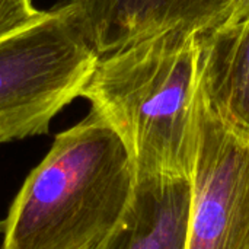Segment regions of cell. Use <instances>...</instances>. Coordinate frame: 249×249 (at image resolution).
Here are the masks:
<instances>
[{"label":"cell","mask_w":249,"mask_h":249,"mask_svg":"<svg viewBox=\"0 0 249 249\" xmlns=\"http://www.w3.org/2000/svg\"><path fill=\"white\" fill-rule=\"evenodd\" d=\"M98 248H99V247H98ZM98 248H96V249H98Z\"/></svg>","instance_id":"10"},{"label":"cell","mask_w":249,"mask_h":249,"mask_svg":"<svg viewBox=\"0 0 249 249\" xmlns=\"http://www.w3.org/2000/svg\"><path fill=\"white\" fill-rule=\"evenodd\" d=\"M200 89L206 107L249 140V18L198 35Z\"/></svg>","instance_id":"7"},{"label":"cell","mask_w":249,"mask_h":249,"mask_svg":"<svg viewBox=\"0 0 249 249\" xmlns=\"http://www.w3.org/2000/svg\"><path fill=\"white\" fill-rule=\"evenodd\" d=\"M198 35L172 28L99 55L80 93L125 143L136 178L193 179L201 105Z\"/></svg>","instance_id":"1"},{"label":"cell","mask_w":249,"mask_h":249,"mask_svg":"<svg viewBox=\"0 0 249 249\" xmlns=\"http://www.w3.org/2000/svg\"><path fill=\"white\" fill-rule=\"evenodd\" d=\"M98 53L69 3L0 38V144L47 134L80 96Z\"/></svg>","instance_id":"3"},{"label":"cell","mask_w":249,"mask_h":249,"mask_svg":"<svg viewBox=\"0 0 249 249\" xmlns=\"http://www.w3.org/2000/svg\"><path fill=\"white\" fill-rule=\"evenodd\" d=\"M44 13L32 0H0V38L41 19Z\"/></svg>","instance_id":"8"},{"label":"cell","mask_w":249,"mask_h":249,"mask_svg":"<svg viewBox=\"0 0 249 249\" xmlns=\"http://www.w3.org/2000/svg\"><path fill=\"white\" fill-rule=\"evenodd\" d=\"M248 18L249 0H238L236 4H235V9H233L232 15H231V18L228 19V22H236V20H242V19H248Z\"/></svg>","instance_id":"9"},{"label":"cell","mask_w":249,"mask_h":249,"mask_svg":"<svg viewBox=\"0 0 249 249\" xmlns=\"http://www.w3.org/2000/svg\"><path fill=\"white\" fill-rule=\"evenodd\" d=\"M187 249H249V140L200 105Z\"/></svg>","instance_id":"4"},{"label":"cell","mask_w":249,"mask_h":249,"mask_svg":"<svg viewBox=\"0 0 249 249\" xmlns=\"http://www.w3.org/2000/svg\"><path fill=\"white\" fill-rule=\"evenodd\" d=\"M238 0H71L79 25L104 55L172 28L203 34L231 18Z\"/></svg>","instance_id":"5"},{"label":"cell","mask_w":249,"mask_h":249,"mask_svg":"<svg viewBox=\"0 0 249 249\" xmlns=\"http://www.w3.org/2000/svg\"><path fill=\"white\" fill-rule=\"evenodd\" d=\"M136 187L131 155L90 108L55 136L3 222L1 249H96L125 214Z\"/></svg>","instance_id":"2"},{"label":"cell","mask_w":249,"mask_h":249,"mask_svg":"<svg viewBox=\"0 0 249 249\" xmlns=\"http://www.w3.org/2000/svg\"><path fill=\"white\" fill-rule=\"evenodd\" d=\"M191 197L188 178H136L125 214L98 249H187Z\"/></svg>","instance_id":"6"}]
</instances>
